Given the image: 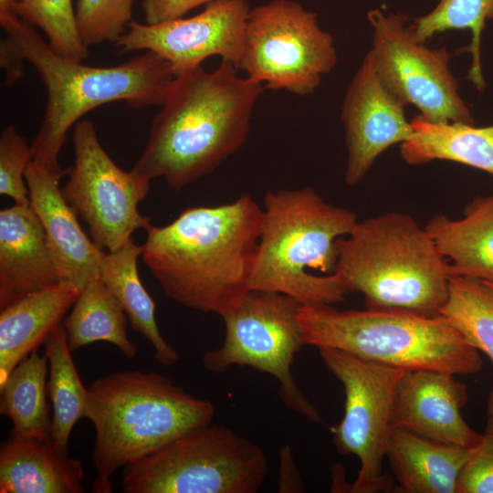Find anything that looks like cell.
Listing matches in <instances>:
<instances>
[{
	"mask_svg": "<svg viewBox=\"0 0 493 493\" xmlns=\"http://www.w3.org/2000/svg\"><path fill=\"white\" fill-rule=\"evenodd\" d=\"M263 215L247 194L187 208L170 224L146 229L141 256L170 299L223 317L250 289Z\"/></svg>",
	"mask_w": 493,
	"mask_h": 493,
	"instance_id": "cell-1",
	"label": "cell"
},
{
	"mask_svg": "<svg viewBox=\"0 0 493 493\" xmlns=\"http://www.w3.org/2000/svg\"><path fill=\"white\" fill-rule=\"evenodd\" d=\"M264 89L226 60L176 76L132 170L175 190L211 173L245 144Z\"/></svg>",
	"mask_w": 493,
	"mask_h": 493,
	"instance_id": "cell-2",
	"label": "cell"
},
{
	"mask_svg": "<svg viewBox=\"0 0 493 493\" xmlns=\"http://www.w3.org/2000/svg\"><path fill=\"white\" fill-rule=\"evenodd\" d=\"M0 25L46 88L43 121L31 144L32 162L54 174L68 173L69 169H61L58 155L68 130L87 112L117 100L138 108L161 106L176 77L169 62L152 52L113 67L87 66L57 53L18 16L1 19Z\"/></svg>",
	"mask_w": 493,
	"mask_h": 493,
	"instance_id": "cell-3",
	"label": "cell"
},
{
	"mask_svg": "<svg viewBox=\"0 0 493 493\" xmlns=\"http://www.w3.org/2000/svg\"><path fill=\"white\" fill-rule=\"evenodd\" d=\"M250 289L288 295L301 306L333 305L349 293L335 272L336 241L356 215L333 205L312 187L268 191Z\"/></svg>",
	"mask_w": 493,
	"mask_h": 493,
	"instance_id": "cell-4",
	"label": "cell"
},
{
	"mask_svg": "<svg viewBox=\"0 0 493 493\" xmlns=\"http://www.w3.org/2000/svg\"><path fill=\"white\" fill-rule=\"evenodd\" d=\"M214 415L210 401L156 372L121 371L97 379L88 388L85 416L96 431L93 492H111L118 469L211 424Z\"/></svg>",
	"mask_w": 493,
	"mask_h": 493,
	"instance_id": "cell-5",
	"label": "cell"
},
{
	"mask_svg": "<svg viewBox=\"0 0 493 493\" xmlns=\"http://www.w3.org/2000/svg\"><path fill=\"white\" fill-rule=\"evenodd\" d=\"M339 274L366 308L440 315L448 296V262L425 228L405 213L358 221L336 241Z\"/></svg>",
	"mask_w": 493,
	"mask_h": 493,
	"instance_id": "cell-6",
	"label": "cell"
},
{
	"mask_svg": "<svg viewBox=\"0 0 493 493\" xmlns=\"http://www.w3.org/2000/svg\"><path fill=\"white\" fill-rule=\"evenodd\" d=\"M305 345L336 349L403 370L471 375L483 366L479 351L443 316L401 310H340L332 305L300 306Z\"/></svg>",
	"mask_w": 493,
	"mask_h": 493,
	"instance_id": "cell-7",
	"label": "cell"
},
{
	"mask_svg": "<svg viewBox=\"0 0 493 493\" xmlns=\"http://www.w3.org/2000/svg\"><path fill=\"white\" fill-rule=\"evenodd\" d=\"M267 473L259 446L209 424L126 465L121 483L126 493H256Z\"/></svg>",
	"mask_w": 493,
	"mask_h": 493,
	"instance_id": "cell-8",
	"label": "cell"
},
{
	"mask_svg": "<svg viewBox=\"0 0 493 493\" xmlns=\"http://www.w3.org/2000/svg\"><path fill=\"white\" fill-rule=\"evenodd\" d=\"M300 306L294 298L283 293L249 289L222 317L226 326L224 342L206 351L202 362L214 373L238 365L272 375L279 383L278 394L287 407L320 424V413L291 373L295 356L305 345L298 319Z\"/></svg>",
	"mask_w": 493,
	"mask_h": 493,
	"instance_id": "cell-9",
	"label": "cell"
},
{
	"mask_svg": "<svg viewBox=\"0 0 493 493\" xmlns=\"http://www.w3.org/2000/svg\"><path fill=\"white\" fill-rule=\"evenodd\" d=\"M337 61L334 38L313 11L294 0H271L250 9L237 68L265 89L309 95Z\"/></svg>",
	"mask_w": 493,
	"mask_h": 493,
	"instance_id": "cell-10",
	"label": "cell"
},
{
	"mask_svg": "<svg viewBox=\"0 0 493 493\" xmlns=\"http://www.w3.org/2000/svg\"><path fill=\"white\" fill-rule=\"evenodd\" d=\"M318 350L345 393L343 417L331 427L333 445L339 454L353 455L360 461L357 478L348 486V491H390L393 486L390 477L383 474V461L393 396L405 370L336 349Z\"/></svg>",
	"mask_w": 493,
	"mask_h": 493,
	"instance_id": "cell-11",
	"label": "cell"
},
{
	"mask_svg": "<svg viewBox=\"0 0 493 493\" xmlns=\"http://www.w3.org/2000/svg\"><path fill=\"white\" fill-rule=\"evenodd\" d=\"M367 20L372 28L368 52L392 91L428 121L475 124L449 68L446 47L431 48L417 41L408 17L401 13L376 8L367 13Z\"/></svg>",
	"mask_w": 493,
	"mask_h": 493,
	"instance_id": "cell-12",
	"label": "cell"
},
{
	"mask_svg": "<svg viewBox=\"0 0 493 493\" xmlns=\"http://www.w3.org/2000/svg\"><path fill=\"white\" fill-rule=\"evenodd\" d=\"M74 164L60 188L63 198L88 225L91 240L112 252L137 229H147L151 217L139 212L150 179L121 169L103 149L93 123L80 120L73 131Z\"/></svg>",
	"mask_w": 493,
	"mask_h": 493,
	"instance_id": "cell-13",
	"label": "cell"
},
{
	"mask_svg": "<svg viewBox=\"0 0 493 493\" xmlns=\"http://www.w3.org/2000/svg\"><path fill=\"white\" fill-rule=\"evenodd\" d=\"M249 11L246 0H215L191 17L152 25L131 21L115 45L121 52L158 55L169 62L175 76L201 67L213 56L237 68Z\"/></svg>",
	"mask_w": 493,
	"mask_h": 493,
	"instance_id": "cell-14",
	"label": "cell"
},
{
	"mask_svg": "<svg viewBox=\"0 0 493 493\" xmlns=\"http://www.w3.org/2000/svg\"><path fill=\"white\" fill-rule=\"evenodd\" d=\"M406 106L382 79L367 52L347 88L341 110L348 185L359 184L384 151L412 137Z\"/></svg>",
	"mask_w": 493,
	"mask_h": 493,
	"instance_id": "cell-15",
	"label": "cell"
},
{
	"mask_svg": "<svg viewBox=\"0 0 493 493\" xmlns=\"http://www.w3.org/2000/svg\"><path fill=\"white\" fill-rule=\"evenodd\" d=\"M467 386L455 374L405 370L396 385L391 425L435 441L475 448L481 434L464 420Z\"/></svg>",
	"mask_w": 493,
	"mask_h": 493,
	"instance_id": "cell-16",
	"label": "cell"
},
{
	"mask_svg": "<svg viewBox=\"0 0 493 493\" xmlns=\"http://www.w3.org/2000/svg\"><path fill=\"white\" fill-rule=\"evenodd\" d=\"M61 177L34 162L25 174L30 205L43 226L59 283L73 284L80 290L100 273L105 252L81 229L77 214L63 198Z\"/></svg>",
	"mask_w": 493,
	"mask_h": 493,
	"instance_id": "cell-17",
	"label": "cell"
},
{
	"mask_svg": "<svg viewBox=\"0 0 493 493\" xmlns=\"http://www.w3.org/2000/svg\"><path fill=\"white\" fill-rule=\"evenodd\" d=\"M59 283L43 226L31 205L0 212V309Z\"/></svg>",
	"mask_w": 493,
	"mask_h": 493,
	"instance_id": "cell-18",
	"label": "cell"
},
{
	"mask_svg": "<svg viewBox=\"0 0 493 493\" xmlns=\"http://www.w3.org/2000/svg\"><path fill=\"white\" fill-rule=\"evenodd\" d=\"M81 461L52 439L14 428L0 447L1 493H83Z\"/></svg>",
	"mask_w": 493,
	"mask_h": 493,
	"instance_id": "cell-19",
	"label": "cell"
},
{
	"mask_svg": "<svg viewBox=\"0 0 493 493\" xmlns=\"http://www.w3.org/2000/svg\"><path fill=\"white\" fill-rule=\"evenodd\" d=\"M474 448L429 439L390 425L385 457L405 493H456L460 473Z\"/></svg>",
	"mask_w": 493,
	"mask_h": 493,
	"instance_id": "cell-20",
	"label": "cell"
},
{
	"mask_svg": "<svg viewBox=\"0 0 493 493\" xmlns=\"http://www.w3.org/2000/svg\"><path fill=\"white\" fill-rule=\"evenodd\" d=\"M79 289L58 283L25 295L0 311V383L56 330Z\"/></svg>",
	"mask_w": 493,
	"mask_h": 493,
	"instance_id": "cell-21",
	"label": "cell"
},
{
	"mask_svg": "<svg viewBox=\"0 0 493 493\" xmlns=\"http://www.w3.org/2000/svg\"><path fill=\"white\" fill-rule=\"evenodd\" d=\"M425 228L447 260L449 276L493 281V191L473 198L460 219L436 215Z\"/></svg>",
	"mask_w": 493,
	"mask_h": 493,
	"instance_id": "cell-22",
	"label": "cell"
},
{
	"mask_svg": "<svg viewBox=\"0 0 493 493\" xmlns=\"http://www.w3.org/2000/svg\"><path fill=\"white\" fill-rule=\"evenodd\" d=\"M412 137L400 144L403 160L411 165L445 160L493 175V125L436 123L417 115L411 121Z\"/></svg>",
	"mask_w": 493,
	"mask_h": 493,
	"instance_id": "cell-23",
	"label": "cell"
},
{
	"mask_svg": "<svg viewBox=\"0 0 493 493\" xmlns=\"http://www.w3.org/2000/svg\"><path fill=\"white\" fill-rule=\"evenodd\" d=\"M141 255L142 246L135 244L131 237L117 250L105 253L100 275L123 309L132 330L152 344L154 359L168 367L179 360V354L163 339L157 326L155 304L138 273L137 264Z\"/></svg>",
	"mask_w": 493,
	"mask_h": 493,
	"instance_id": "cell-24",
	"label": "cell"
},
{
	"mask_svg": "<svg viewBox=\"0 0 493 493\" xmlns=\"http://www.w3.org/2000/svg\"><path fill=\"white\" fill-rule=\"evenodd\" d=\"M126 317L100 273L92 276L79 290L63 325L70 351L96 341H107L128 359L134 358L138 348L128 337Z\"/></svg>",
	"mask_w": 493,
	"mask_h": 493,
	"instance_id": "cell-25",
	"label": "cell"
},
{
	"mask_svg": "<svg viewBox=\"0 0 493 493\" xmlns=\"http://www.w3.org/2000/svg\"><path fill=\"white\" fill-rule=\"evenodd\" d=\"M47 368L46 355L37 351L21 361L0 383V414L24 435L52 439Z\"/></svg>",
	"mask_w": 493,
	"mask_h": 493,
	"instance_id": "cell-26",
	"label": "cell"
},
{
	"mask_svg": "<svg viewBox=\"0 0 493 493\" xmlns=\"http://www.w3.org/2000/svg\"><path fill=\"white\" fill-rule=\"evenodd\" d=\"M44 345L48 362L47 395L52 404L51 437L58 447L68 452L72 429L86 416L88 388L72 360L64 326L54 330Z\"/></svg>",
	"mask_w": 493,
	"mask_h": 493,
	"instance_id": "cell-27",
	"label": "cell"
},
{
	"mask_svg": "<svg viewBox=\"0 0 493 493\" xmlns=\"http://www.w3.org/2000/svg\"><path fill=\"white\" fill-rule=\"evenodd\" d=\"M493 19V0H439L429 13L413 19L412 28L417 41L425 43L436 34L468 29L471 40L458 52L471 54L467 79L477 91L486 87L481 60V38L488 20Z\"/></svg>",
	"mask_w": 493,
	"mask_h": 493,
	"instance_id": "cell-28",
	"label": "cell"
},
{
	"mask_svg": "<svg viewBox=\"0 0 493 493\" xmlns=\"http://www.w3.org/2000/svg\"><path fill=\"white\" fill-rule=\"evenodd\" d=\"M439 314L493 364V289L484 281L449 276L447 299Z\"/></svg>",
	"mask_w": 493,
	"mask_h": 493,
	"instance_id": "cell-29",
	"label": "cell"
},
{
	"mask_svg": "<svg viewBox=\"0 0 493 493\" xmlns=\"http://www.w3.org/2000/svg\"><path fill=\"white\" fill-rule=\"evenodd\" d=\"M15 12L22 20L40 28L59 55L76 61L88 57V47L79 32L72 0H21Z\"/></svg>",
	"mask_w": 493,
	"mask_h": 493,
	"instance_id": "cell-30",
	"label": "cell"
},
{
	"mask_svg": "<svg viewBox=\"0 0 493 493\" xmlns=\"http://www.w3.org/2000/svg\"><path fill=\"white\" fill-rule=\"evenodd\" d=\"M132 4L133 0H78L76 20L84 44L116 42L132 21Z\"/></svg>",
	"mask_w": 493,
	"mask_h": 493,
	"instance_id": "cell-31",
	"label": "cell"
},
{
	"mask_svg": "<svg viewBox=\"0 0 493 493\" xmlns=\"http://www.w3.org/2000/svg\"><path fill=\"white\" fill-rule=\"evenodd\" d=\"M32 160L31 145L15 126L9 124L4 128L0 135V194L17 205L30 204L25 174Z\"/></svg>",
	"mask_w": 493,
	"mask_h": 493,
	"instance_id": "cell-32",
	"label": "cell"
},
{
	"mask_svg": "<svg viewBox=\"0 0 493 493\" xmlns=\"http://www.w3.org/2000/svg\"><path fill=\"white\" fill-rule=\"evenodd\" d=\"M456 493H493V389L488 399L484 433L460 473Z\"/></svg>",
	"mask_w": 493,
	"mask_h": 493,
	"instance_id": "cell-33",
	"label": "cell"
},
{
	"mask_svg": "<svg viewBox=\"0 0 493 493\" xmlns=\"http://www.w3.org/2000/svg\"><path fill=\"white\" fill-rule=\"evenodd\" d=\"M214 1L215 0H142V6L146 24L152 25L184 17L192 9Z\"/></svg>",
	"mask_w": 493,
	"mask_h": 493,
	"instance_id": "cell-34",
	"label": "cell"
},
{
	"mask_svg": "<svg viewBox=\"0 0 493 493\" xmlns=\"http://www.w3.org/2000/svg\"><path fill=\"white\" fill-rule=\"evenodd\" d=\"M280 467L278 477L279 492H302L303 483L294 462L291 449L285 446L279 453Z\"/></svg>",
	"mask_w": 493,
	"mask_h": 493,
	"instance_id": "cell-35",
	"label": "cell"
},
{
	"mask_svg": "<svg viewBox=\"0 0 493 493\" xmlns=\"http://www.w3.org/2000/svg\"><path fill=\"white\" fill-rule=\"evenodd\" d=\"M20 1L0 0V19L17 16L15 12V7Z\"/></svg>",
	"mask_w": 493,
	"mask_h": 493,
	"instance_id": "cell-36",
	"label": "cell"
},
{
	"mask_svg": "<svg viewBox=\"0 0 493 493\" xmlns=\"http://www.w3.org/2000/svg\"><path fill=\"white\" fill-rule=\"evenodd\" d=\"M484 282L493 289V281H484Z\"/></svg>",
	"mask_w": 493,
	"mask_h": 493,
	"instance_id": "cell-37",
	"label": "cell"
}]
</instances>
